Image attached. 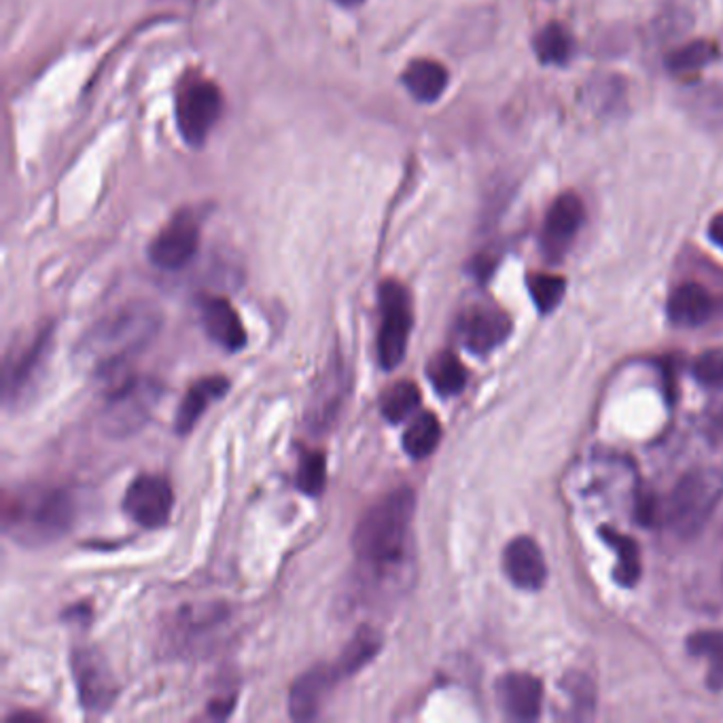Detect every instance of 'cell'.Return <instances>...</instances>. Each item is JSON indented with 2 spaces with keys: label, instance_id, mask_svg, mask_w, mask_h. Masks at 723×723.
<instances>
[{
  "label": "cell",
  "instance_id": "obj_37",
  "mask_svg": "<svg viewBox=\"0 0 723 723\" xmlns=\"http://www.w3.org/2000/svg\"><path fill=\"white\" fill-rule=\"evenodd\" d=\"M334 2L339 4V7H346V9H350V7H359L363 0H334Z\"/></svg>",
  "mask_w": 723,
  "mask_h": 723
},
{
  "label": "cell",
  "instance_id": "obj_27",
  "mask_svg": "<svg viewBox=\"0 0 723 723\" xmlns=\"http://www.w3.org/2000/svg\"><path fill=\"white\" fill-rule=\"evenodd\" d=\"M601 537L609 548L618 552V569H615V581L622 585H634L641 578V556H639V546L627 537L620 534L609 527L601 529Z\"/></svg>",
  "mask_w": 723,
  "mask_h": 723
},
{
  "label": "cell",
  "instance_id": "obj_31",
  "mask_svg": "<svg viewBox=\"0 0 723 723\" xmlns=\"http://www.w3.org/2000/svg\"><path fill=\"white\" fill-rule=\"evenodd\" d=\"M529 291L539 313H552L564 297L567 281L554 274H534L529 278Z\"/></svg>",
  "mask_w": 723,
  "mask_h": 723
},
{
  "label": "cell",
  "instance_id": "obj_28",
  "mask_svg": "<svg viewBox=\"0 0 723 723\" xmlns=\"http://www.w3.org/2000/svg\"><path fill=\"white\" fill-rule=\"evenodd\" d=\"M534 53L543 64H567L573 55V39L560 24L541 28L532 41Z\"/></svg>",
  "mask_w": 723,
  "mask_h": 723
},
{
  "label": "cell",
  "instance_id": "obj_32",
  "mask_svg": "<svg viewBox=\"0 0 723 723\" xmlns=\"http://www.w3.org/2000/svg\"><path fill=\"white\" fill-rule=\"evenodd\" d=\"M692 26V16L685 9L669 7L653 20V34L658 41H669L683 34Z\"/></svg>",
  "mask_w": 723,
  "mask_h": 723
},
{
  "label": "cell",
  "instance_id": "obj_9",
  "mask_svg": "<svg viewBox=\"0 0 723 723\" xmlns=\"http://www.w3.org/2000/svg\"><path fill=\"white\" fill-rule=\"evenodd\" d=\"M162 395L160 385L153 380L132 378L121 383L113 395L109 397L106 410H104V429L106 434L115 437L136 434L151 416L153 408L157 406Z\"/></svg>",
  "mask_w": 723,
  "mask_h": 723
},
{
  "label": "cell",
  "instance_id": "obj_12",
  "mask_svg": "<svg viewBox=\"0 0 723 723\" xmlns=\"http://www.w3.org/2000/svg\"><path fill=\"white\" fill-rule=\"evenodd\" d=\"M350 390V376L344 365L342 355H336L327 365L320 383L314 388L308 410H306V422L314 434H325L338 422L339 411L346 404Z\"/></svg>",
  "mask_w": 723,
  "mask_h": 723
},
{
  "label": "cell",
  "instance_id": "obj_5",
  "mask_svg": "<svg viewBox=\"0 0 723 723\" xmlns=\"http://www.w3.org/2000/svg\"><path fill=\"white\" fill-rule=\"evenodd\" d=\"M55 327L48 323L32 332L28 339L16 342L2 363V401L7 408H18L41 383L53 350Z\"/></svg>",
  "mask_w": 723,
  "mask_h": 723
},
{
  "label": "cell",
  "instance_id": "obj_8",
  "mask_svg": "<svg viewBox=\"0 0 723 723\" xmlns=\"http://www.w3.org/2000/svg\"><path fill=\"white\" fill-rule=\"evenodd\" d=\"M71 673L77 696L88 713H106L120 696V683L106 658L94 648H77L71 653Z\"/></svg>",
  "mask_w": 723,
  "mask_h": 723
},
{
  "label": "cell",
  "instance_id": "obj_10",
  "mask_svg": "<svg viewBox=\"0 0 723 723\" xmlns=\"http://www.w3.org/2000/svg\"><path fill=\"white\" fill-rule=\"evenodd\" d=\"M174 509V492L166 478L143 473L134 478L123 495L125 516L143 529H162Z\"/></svg>",
  "mask_w": 723,
  "mask_h": 723
},
{
  "label": "cell",
  "instance_id": "obj_20",
  "mask_svg": "<svg viewBox=\"0 0 723 723\" xmlns=\"http://www.w3.org/2000/svg\"><path fill=\"white\" fill-rule=\"evenodd\" d=\"M715 313V299L699 283L676 287L669 299V318L679 327H699Z\"/></svg>",
  "mask_w": 723,
  "mask_h": 723
},
{
  "label": "cell",
  "instance_id": "obj_21",
  "mask_svg": "<svg viewBox=\"0 0 723 723\" xmlns=\"http://www.w3.org/2000/svg\"><path fill=\"white\" fill-rule=\"evenodd\" d=\"M448 81H450V74L446 71V67L435 60H429V58L414 60L404 71L406 90L418 102H427V104L444 96Z\"/></svg>",
  "mask_w": 723,
  "mask_h": 723
},
{
  "label": "cell",
  "instance_id": "obj_35",
  "mask_svg": "<svg viewBox=\"0 0 723 723\" xmlns=\"http://www.w3.org/2000/svg\"><path fill=\"white\" fill-rule=\"evenodd\" d=\"M43 720L39 717V715H34V713H16V715H11L9 720H7V723H41Z\"/></svg>",
  "mask_w": 723,
  "mask_h": 723
},
{
  "label": "cell",
  "instance_id": "obj_19",
  "mask_svg": "<svg viewBox=\"0 0 723 723\" xmlns=\"http://www.w3.org/2000/svg\"><path fill=\"white\" fill-rule=\"evenodd\" d=\"M227 390H230V380L225 376H206L193 383L174 414V431L179 435L192 434L200 418L215 401L223 399Z\"/></svg>",
  "mask_w": 723,
  "mask_h": 723
},
{
  "label": "cell",
  "instance_id": "obj_33",
  "mask_svg": "<svg viewBox=\"0 0 723 723\" xmlns=\"http://www.w3.org/2000/svg\"><path fill=\"white\" fill-rule=\"evenodd\" d=\"M694 378L699 380L702 386H711V388H722L723 386V350L713 348L702 353L699 359L694 362Z\"/></svg>",
  "mask_w": 723,
  "mask_h": 723
},
{
  "label": "cell",
  "instance_id": "obj_25",
  "mask_svg": "<svg viewBox=\"0 0 723 723\" xmlns=\"http://www.w3.org/2000/svg\"><path fill=\"white\" fill-rule=\"evenodd\" d=\"M688 651L709 662V688L723 690V630H700L688 637Z\"/></svg>",
  "mask_w": 723,
  "mask_h": 723
},
{
  "label": "cell",
  "instance_id": "obj_11",
  "mask_svg": "<svg viewBox=\"0 0 723 723\" xmlns=\"http://www.w3.org/2000/svg\"><path fill=\"white\" fill-rule=\"evenodd\" d=\"M200 248V223L190 211H181L149 246L151 264L166 272L183 269Z\"/></svg>",
  "mask_w": 723,
  "mask_h": 723
},
{
  "label": "cell",
  "instance_id": "obj_23",
  "mask_svg": "<svg viewBox=\"0 0 723 723\" xmlns=\"http://www.w3.org/2000/svg\"><path fill=\"white\" fill-rule=\"evenodd\" d=\"M441 441V425L434 411H422L404 434V452L414 460L431 457Z\"/></svg>",
  "mask_w": 723,
  "mask_h": 723
},
{
  "label": "cell",
  "instance_id": "obj_30",
  "mask_svg": "<svg viewBox=\"0 0 723 723\" xmlns=\"http://www.w3.org/2000/svg\"><path fill=\"white\" fill-rule=\"evenodd\" d=\"M295 482H297V488L304 495L318 497L325 490V483H327V458H325V455L318 452V450L302 452Z\"/></svg>",
  "mask_w": 723,
  "mask_h": 723
},
{
  "label": "cell",
  "instance_id": "obj_6",
  "mask_svg": "<svg viewBox=\"0 0 723 723\" xmlns=\"http://www.w3.org/2000/svg\"><path fill=\"white\" fill-rule=\"evenodd\" d=\"M378 310L380 325L376 336V359L385 371H390L404 362L410 344L414 327L410 291L399 281L388 278L378 287Z\"/></svg>",
  "mask_w": 723,
  "mask_h": 723
},
{
  "label": "cell",
  "instance_id": "obj_1",
  "mask_svg": "<svg viewBox=\"0 0 723 723\" xmlns=\"http://www.w3.org/2000/svg\"><path fill=\"white\" fill-rule=\"evenodd\" d=\"M416 495L408 486L367 507L353 532V552L369 581H393L408 567Z\"/></svg>",
  "mask_w": 723,
  "mask_h": 723
},
{
  "label": "cell",
  "instance_id": "obj_14",
  "mask_svg": "<svg viewBox=\"0 0 723 723\" xmlns=\"http://www.w3.org/2000/svg\"><path fill=\"white\" fill-rule=\"evenodd\" d=\"M585 218L583 202L576 193H562L548 211L541 232V251L550 262H560L576 241Z\"/></svg>",
  "mask_w": 723,
  "mask_h": 723
},
{
  "label": "cell",
  "instance_id": "obj_18",
  "mask_svg": "<svg viewBox=\"0 0 723 723\" xmlns=\"http://www.w3.org/2000/svg\"><path fill=\"white\" fill-rule=\"evenodd\" d=\"M503 569L513 585L522 590H537L548 578L546 558L539 546L529 537L513 539L503 552Z\"/></svg>",
  "mask_w": 723,
  "mask_h": 723
},
{
  "label": "cell",
  "instance_id": "obj_2",
  "mask_svg": "<svg viewBox=\"0 0 723 723\" xmlns=\"http://www.w3.org/2000/svg\"><path fill=\"white\" fill-rule=\"evenodd\" d=\"M164 316L151 302H134L104 316L77 348L81 363L96 376L115 374L155 339Z\"/></svg>",
  "mask_w": 723,
  "mask_h": 723
},
{
  "label": "cell",
  "instance_id": "obj_7",
  "mask_svg": "<svg viewBox=\"0 0 723 723\" xmlns=\"http://www.w3.org/2000/svg\"><path fill=\"white\" fill-rule=\"evenodd\" d=\"M223 113V96L213 81L190 77L176 94V125L187 145L202 146Z\"/></svg>",
  "mask_w": 723,
  "mask_h": 723
},
{
  "label": "cell",
  "instance_id": "obj_29",
  "mask_svg": "<svg viewBox=\"0 0 723 723\" xmlns=\"http://www.w3.org/2000/svg\"><path fill=\"white\" fill-rule=\"evenodd\" d=\"M720 55V49L713 41H692L683 48L675 49L666 58L669 71L675 74L696 73Z\"/></svg>",
  "mask_w": 723,
  "mask_h": 723
},
{
  "label": "cell",
  "instance_id": "obj_22",
  "mask_svg": "<svg viewBox=\"0 0 723 723\" xmlns=\"http://www.w3.org/2000/svg\"><path fill=\"white\" fill-rule=\"evenodd\" d=\"M383 648V634L371 627H362L353 639L346 643V648L342 650L339 655L338 669L342 676L355 675L359 673L365 664H369L378 651Z\"/></svg>",
  "mask_w": 723,
  "mask_h": 723
},
{
  "label": "cell",
  "instance_id": "obj_15",
  "mask_svg": "<svg viewBox=\"0 0 723 723\" xmlns=\"http://www.w3.org/2000/svg\"><path fill=\"white\" fill-rule=\"evenodd\" d=\"M344 676L339 673L338 664H316L306 673L293 681L289 690V713L295 722H310L314 720L325 700L334 692Z\"/></svg>",
  "mask_w": 723,
  "mask_h": 723
},
{
  "label": "cell",
  "instance_id": "obj_3",
  "mask_svg": "<svg viewBox=\"0 0 723 723\" xmlns=\"http://www.w3.org/2000/svg\"><path fill=\"white\" fill-rule=\"evenodd\" d=\"M4 532L26 548H43L73 529L77 499L64 486H26L4 499Z\"/></svg>",
  "mask_w": 723,
  "mask_h": 723
},
{
  "label": "cell",
  "instance_id": "obj_26",
  "mask_svg": "<svg viewBox=\"0 0 723 723\" xmlns=\"http://www.w3.org/2000/svg\"><path fill=\"white\" fill-rule=\"evenodd\" d=\"M378 408L385 416L386 422L399 425V422L408 420L411 414L420 408V388L411 380H399V383L388 386L380 395Z\"/></svg>",
  "mask_w": 723,
  "mask_h": 723
},
{
  "label": "cell",
  "instance_id": "obj_16",
  "mask_svg": "<svg viewBox=\"0 0 723 723\" xmlns=\"http://www.w3.org/2000/svg\"><path fill=\"white\" fill-rule=\"evenodd\" d=\"M200 318L206 336L227 353H241L246 346V329L241 314L225 297H204L200 302Z\"/></svg>",
  "mask_w": 723,
  "mask_h": 723
},
{
  "label": "cell",
  "instance_id": "obj_13",
  "mask_svg": "<svg viewBox=\"0 0 723 723\" xmlns=\"http://www.w3.org/2000/svg\"><path fill=\"white\" fill-rule=\"evenodd\" d=\"M511 334V320L492 304H473L458 318V338L476 355H486L501 346Z\"/></svg>",
  "mask_w": 723,
  "mask_h": 723
},
{
  "label": "cell",
  "instance_id": "obj_36",
  "mask_svg": "<svg viewBox=\"0 0 723 723\" xmlns=\"http://www.w3.org/2000/svg\"><path fill=\"white\" fill-rule=\"evenodd\" d=\"M713 429H715V434H720V437H723V404L715 411V416H713Z\"/></svg>",
  "mask_w": 723,
  "mask_h": 723
},
{
  "label": "cell",
  "instance_id": "obj_24",
  "mask_svg": "<svg viewBox=\"0 0 723 723\" xmlns=\"http://www.w3.org/2000/svg\"><path fill=\"white\" fill-rule=\"evenodd\" d=\"M427 378L439 397H455L467 385V369L455 353H437L427 365Z\"/></svg>",
  "mask_w": 723,
  "mask_h": 723
},
{
  "label": "cell",
  "instance_id": "obj_17",
  "mask_svg": "<svg viewBox=\"0 0 723 723\" xmlns=\"http://www.w3.org/2000/svg\"><path fill=\"white\" fill-rule=\"evenodd\" d=\"M497 696L507 717L516 722H534L541 715L543 685L537 676L509 673L499 681Z\"/></svg>",
  "mask_w": 723,
  "mask_h": 723
},
{
  "label": "cell",
  "instance_id": "obj_4",
  "mask_svg": "<svg viewBox=\"0 0 723 723\" xmlns=\"http://www.w3.org/2000/svg\"><path fill=\"white\" fill-rule=\"evenodd\" d=\"M722 499V469L700 467L685 473L662 503V522L679 537L692 539L709 525Z\"/></svg>",
  "mask_w": 723,
  "mask_h": 723
},
{
  "label": "cell",
  "instance_id": "obj_34",
  "mask_svg": "<svg viewBox=\"0 0 723 723\" xmlns=\"http://www.w3.org/2000/svg\"><path fill=\"white\" fill-rule=\"evenodd\" d=\"M709 238L723 248V213L711 221L709 225Z\"/></svg>",
  "mask_w": 723,
  "mask_h": 723
}]
</instances>
